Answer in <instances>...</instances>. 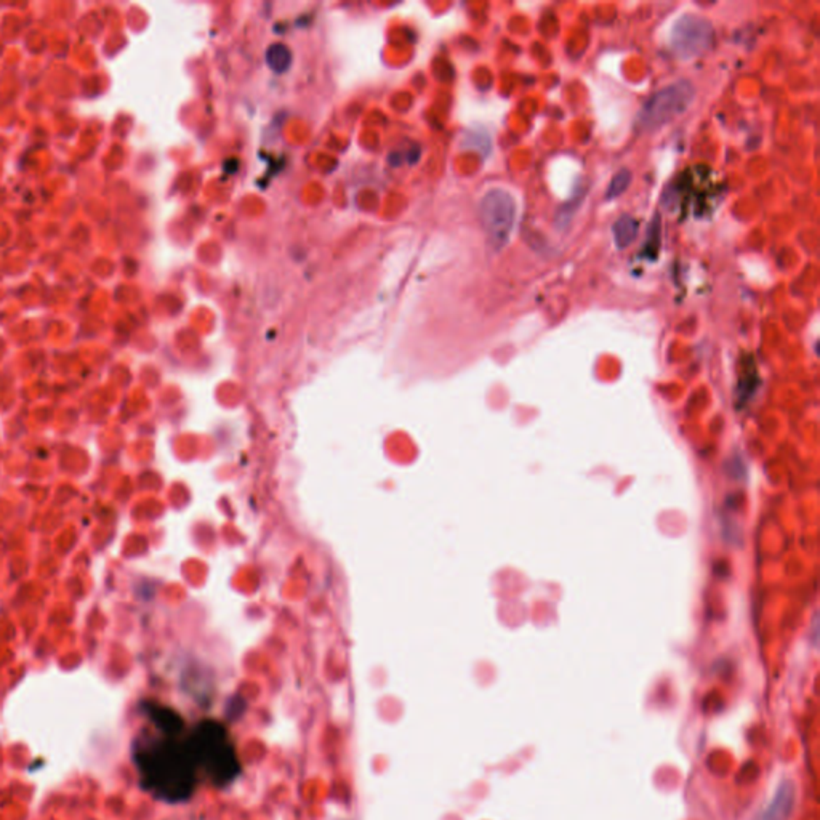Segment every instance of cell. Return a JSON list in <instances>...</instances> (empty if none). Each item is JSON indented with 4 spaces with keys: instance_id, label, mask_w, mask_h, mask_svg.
Masks as SVG:
<instances>
[{
    "instance_id": "1",
    "label": "cell",
    "mask_w": 820,
    "mask_h": 820,
    "mask_svg": "<svg viewBox=\"0 0 820 820\" xmlns=\"http://www.w3.org/2000/svg\"><path fill=\"white\" fill-rule=\"evenodd\" d=\"M146 725L135 737L132 760L141 788L166 802H182L203 779L196 726L157 704L143 706Z\"/></svg>"
},
{
    "instance_id": "2",
    "label": "cell",
    "mask_w": 820,
    "mask_h": 820,
    "mask_svg": "<svg viewBox=\"0 0 820 820\" xmlns=\"http://www.w3.org/2000/svg\"><path fill=\"white\" fill-rule=\"evenodd\" d=\"M202 777L223 787L239 772V761L224 727L217 721H201L196 725Z\"/></svg>"
},
{
    "instance_id": "3",
    "label": "cell",
    "mask_w": 820,
    "mask_h": 820,
    "mask_svg": "<svg viewBox=\"0 0 820 820\" xmlns=\"http://www.w3.org/2000/svg\"><path fill=\"white\" fill-rule=\"evenodd\" d=\"M694 100V87L687 81H680L661 88L644 103L638 116L643 130H659L680 117L691 106Z\"/></svg>"
},
{
    "instance_id": "4",
    "label": "cell",
    "mask_w": 820,
    "mask_h": 820,
    "mask_svg": "<svg viewBox=\"0 0 820 820\" xmlns=\"http://www.w3.org/2000/svg\"><path fill=\"white\" fill-rule=\"evenodd\" d=\"M479 215L489 244L495 250H500L510 241L516 220V203L511 194L502 189L489 191L480 201Z\"/></svg>"
},
{
    "instance_id": "5",
    "label": "cell",
    "mask_w": 820,
    "mask_h": 820,
    "mask_svg": "<svg viewBox=\"0 0 820 820\" xmlns=\"http://www.w3.org/2000/svg\"><path fill=\"white\" fill-rule=\"evenodd\" d=\"M671 48L681 60H694L705 55L715 42L711 22L700 15H684L671 31Z\"/></svg>"
},
{
    "instance_id": "6",
    "label": "cell",
    "mask_w": 820,
    "mask_h": 820,
    "mask_svg": "<svg viewBox=\"0 0 820 820\" xmlns=\"http://www.w3.org/2000/svg\"><path fill=\"white\" fill-rule=\"evenodd\" d=\"M639 224L635 218L631 217H621L617 223L614 224V241L619 248L629 247L638 236Z\"/></svg>"
},
{
    "instance_id": "7",
    "label": "cell",
    "mask_w": 820,
    "mask_h": 820,
    "mask_svg": "<svg viewBox=\"0 0 820 820\" xmlns=\"http://www.w3.org/2000/svg\"><path fill=\"white\" fill-rule=\"evenodd\" d=\"M267 63L277 74L285 72L292 63V53L284 43H274L267 50Z\"/></svg>"
},
{
    "instance_id": "8",
    "label": "cell",
    "mask_w": 820,
    "mask_h": 820,
    "mask_svg": "<svg viewBox=\"0 0 820 820\" xmlns=\"http://www.w3.org/2000/svg\"><path fill=\"white\" fill-rule=\"evenodd\" d=\"M630 182H631V173L626 170V168H621L620 172L615 173V177L612 178V182H610V184H609L607 194H606L607 199H614V197H619L620 194H624L625 189L630 186Z\"/></svg>"
}]
</instances>
